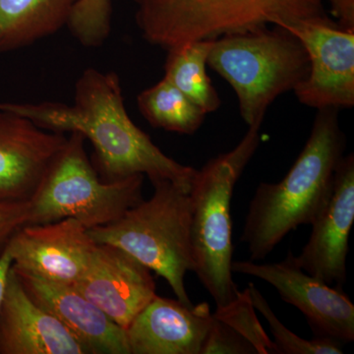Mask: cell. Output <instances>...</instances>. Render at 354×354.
<instances>
[{"label": "cell", "instance_id": "obj_19", "mask_svg": "<svg viewBox=\"0 0 354 354\" xmlns=\"http://www.w3.org/2000/svg\"><path fill=\"white\" fill-rule=\"evenodd\" d=\"M137 106L152 127L179 134H194L206 116L201 109L165 77L140 93Z\"/></svg>", "mask_w": 354, "mask_h": 354}, {"label": "cell", "instance_id": "obj_11", "mask_svg": "<svg viewBox=\"0 0 354 354\" xmlns=\"http://www.w3.org/2000/svg\"><path fill=\"white\" fill-rule=\"evenodd\" d=\"M73 288L124 330L157 295L149 268L104 243H95L87 270Z\"/></svg>", "mask_w": 354, "mask_h": 354}, {"label": "cell", "instance_id": "obj_5", "mask_svg": "<svg viewBox=\"0 0 354 354\" xmlns=\"http://www.w3.org/2000/svg\"><path fill=\"white\" fill-rule=\"evenodd\" d=\"M153 196L118 220L88 230L95 243L122 249L162 277L179 301L191 306L185 276L193 271L190 191L167 180L153 183Z\"/></svg>", "mask_w": 354, "mask_h": 354}, {"label": "cell", "instance_id": "obj_26", "mask_svg": "<svg viewBox=\"0 0 354 354\" xmlns=\"http://www.w3.org/2000/svg\"><path fill=\"white\" fill-rule=\"evenodd\" d=\"M11 267H12V258L6 249V251L0 256V305H1L2 298H3L4 291H6L7 279H8Z\"/></svg>", "mask_w": 354, "mask_h": 354}, {"label": "cell", "instance_id": "obj_6", "mask_svg": "<svg viewBox=\"0 0 354 354\" xmlns=\"http://www.w3.org/2000/svg\"><path fill=\"white\" fill-rule=\"evenodd\" d=\"M208 65L234 88L249 127H261L272 102L295 90L309 73L304 44L279 26L216 39Z\"/></svg>", "mask_w": 354, "mask_h": 354}, {"label": "cell", "instance_id": "obj_15", "mask_svg": "<svg viewBox=\"0 0 354 354\" xmlns=\"http://www.w3.org/2000/svg\"><path fill=\"white\" fill-rule=\"evenodd\" d=\"M0 354H88L55 316L29 297L12 267L0 305Z\"/></svg>", "mask_w": 354, "mask_h": 354}, {"label": "cell", "instance_id": "obj_22", "mask_svg": "<svg viewBox=\"0 0 354 354\" xmlns=\"http://www.w3.org/2000/svg\"><path fill=\"white\" fill-rule=\"evenodd\" d=\"M111 0H81L70 17V32L86 48L101 46L111 31Z\"/></svg>", "mask_w": 354, "mask_h": 354}, {"label": "cell", "instance_id": "obj_4", "mask_svg": "<svg viewBox=\"0 0 354 354\" xmlns=\"http://www.w3.org/2000/svg\"><path fill=\"white\" fill-rule=\"evenodd\" d=\"M142 37L165 50L269 25L328 17L324 0H133Z\"/></svg>", "mask_w": 354, "mask_h": 354}, {"label": "cell", "instance_id": "obj_13", "mask_svg": "<svg viewBox=\"0 0 354 354\" xmlns=\"http://www.w3.org/2000/svg\"><path fill=\"white\" fill-rule=\"evenodd\" d=\"M354 221V156L342 157L335 169L332 193L301 252L292 259L309 274L342 288L346 281L349 235Z\"/></svg>", "mask_w": 354, "mask_h": 354}, {"label": "cell", "instance_id": "obj_21", "mask_svg": "<svg viewBox=\"0 0 354 354\" xmlns=\"http://www.w3.org/2000/svg\"><path fill=\"white\" fill-rule=\"evenodd\" d=\"M255 310L246 288L242 292L239 291L232 304L216 308L214 316L250 342L258 354H278L274 342L268 337L258 320Z\"/></svg>", "mask_w": 354, "mask_h": 354}, {"label": "cell", "instance_id": "obj_9", "mask_svg": "<svg viewBox=\"0 0 354 354\" xmlns=\"http://www.w3.org/2000/svg\"><path fill=\"white\" fill-rule=\"evenodd\" d=\"M232 271L274 286L281 299L306 317L316 337H330L341 344L354 341V305L348 295L298 267L291 251L279 263L232 261Z\"/></svg>", "mask_w": 354, "mask_h": 354}, {"label": "cell", "instance_id": "obj_16", "mask_svg": "<svg viewBox=\"0 0 354 354\" xmlns=\"http://www.w3.org/2000/svg\"><path fill=\"white\" fill-rule=\"evenodd\" d=\"M15 272L29 297L55 316L88 354H130L127 330L73 286Z\"/></svg>", "mask_w": 354, "mask_h": 354}, {"label": "cell", "instance_id": "obj_10", "mask_svg": "<svg viewBox=\"0 0 354 354\" xmlns=\"http://www.w3.org/2000/svg\"><path fill=\"white\" fill-rule=\"evenodd\" d=\"M95 242L75 218L26 225L13 235L6 250L16 272L73 286L87 270Z\"/></svg>", "mask_w": 354, "mask_h": 354}, {"label": "cell", "instance_id": "obj_25", "mask_svg": "<svg viewBox=\"0 0 354 354\" xmlns=\"http://www.w3.org/2000/svg\"><path fill=\"white\" fill-rule=\"evenodd\" d=\"M330 12L337 26L346 31H354V0H329Z\"/></svg>", "mask_w": 354, "mask_h": 354}, {"label": "cell", "instance_id": "obj_18", "mask_svg": "<svg viewBox=\"0 0 354 354\" xmlns=\"http://www.w3.org/2000/svg\"><path fill=\"white\" fill-rule=\"evenodd\" d=\"M215 39L191 41L167 50L165 78L174 84L205 113H215L221 99L207 74Z\"/></svg>", "mask_w": 354, "mask_h": 354}, {"label": "cell", "instance_id": "obj_8", "mask_svg": "<svg viewBox=\"0 0 354 354\" xmlns=\"http://www.w3.org/2000/svg\"><path fill=\"white\" fill-rule=\"evenodd\" d=\"M283 29L304 44L309 73L295 93L304 106L318 109L354 106V31H346L329 17L298 21Z\"/></svg>", "mask_w": 354, "mask_h": 354}, {"label": "cell", "instance_id": "obj_1", "mask_svg": "<svg viewBox=\"0 0 354 354\" xmlns=\"http://www.w3.org/2000/svg\"><path fill=\"white\" fill-rule=\"evenodd\" d=\"M0 108L24 116L48 131L77 132L95 149V171L104 181L142 174L151 183L171 181L191 189L197 169L179 164L153 144L128 115L120 77L87 68L77 80L74 102H2Z\"/></svg>", "mask_w": 354, "mask_h": 354}, {"label": "cell", "instance_id": "obj_20", "mask_svg": "<svg viewBox=\"0 0 354 354\" xmlns=\"http://www.w3.org/2000/svg\"><path fill=\"white\" fill-rule=\"evenodd\" d=\"M251 301L255 309L265 317L271 329L274 344L278 354H342L344 349L341 342L326 337H316L304 339L291 332L279 321L262 293L254 283L247 286Z\"/></svg>", "mask_w": 354, "mask_h": 354}, {"label": "cell", "instance_id": "obj_24", "mask_svg": "<svg viewBox=\"0 0 354 354\" xmlns=\"http://www.w3.org/2000/svg\"><path fill=\"white\" fill-rule=\"evenodd\" d=\"M30 202H0V256L29 220Z\"/></svg>", "mask_w": 354, "mask_h": 354}, {"label": "cell", "instance_id": "obj_2", "mask_svg": "<svg viewBox=\"0 0 354 354\" xmlns=\"http://www.w3.org/2000/svg\"><path fill=\"white\" fill-rule=\"evenodd\" d=\"M346 137L337 109H320L304 150L278 183H261L248 207L241 242L250 260L265 259L291 230L312 225L332 193Z\"/></svg>", "mask_w": 354, "mask_h": 354}, {"label": "cell", "instance_id": "obj_17", "mask_svg": "<svg viewBox=\"0 0 354 354\" xmlns=\"http://www.w3.org/2000/svg\"><path fill=\"white\" fill-rule=\"evenodd\" d=\"M81 0H0V53L31 46L67 27Z\"/></svg>", "mask_w": 354, "mask_h": 354}, {"label": "cell", "instance_id": "obj_3", "mask_svg": "<svg viewBox=\"0 0 354 354\" xmlns=\"http://www.w3.org/2000/svg\"><path fill=\"white\" fill-rule=\"evenodd\" d=\"M260 128L249 127L232 150L197 169L191 186L192 272L216 308L232 304L239 293L232 271V200L235 184L259 147Z\"/></svg>", "mask_w": 354, "mask_h": 354}, {"label": "cell", "instance_id": "obj_23", "mask_svg": "<svg viewBox=\"0 0 354 354\" xmlns=\"http://www.w3.org/2000/svg\"><path fill=\"white\" fill-rule=\"evenodd\" d=\"M214 316V314H213ZM257 353L252 344L235 332L227 324L214 316L201 354H252Z\"/></svg>", "mask_w": 354, "mask_h": 354}, {"label": "cell", "instance_id": "obj_14", "mask_svg": "<svg viewBox=\"0 0 354 354\" xmlns=\"http://www.w3.org/2000/svg\"><path fill=\"white\" fill-rule=\"evenodd\" d=\"M213 320L207 302L156 295L125 330L130 354H201Z\"/></svg>", "mask_w": 354, "mask_h": 354}, {"label": "cell", "instance_id": "obj_7", "mask_svg": "<svg viewBox=\"0 0 354 354\" xmlns=\"http://www.w3.org/2000/svg\"><path fill=\"white\" fill-rule=\"evenodd\" d=\"M85 137L70 133L66 143L30 201L27 225L75 218L90 230L109 225L143 200L144 176L104 181L88 160Z\"/></svg>", "mask_w": 354, "mask_h": 354}, {"label": "cell", "instance_id": "obj_12", "mask_svg": "<svg viewBox=\"0 0 354 354\" xmlns=\"http://www.w3.org/2000/svg\"><path fill=\"white\" fill-rule=\"evenodd\" d=\"M66 141L0 108V202L31 201Z\"/></svg>", "mask_w": 354, "mask_h": 354}]
</instances>
